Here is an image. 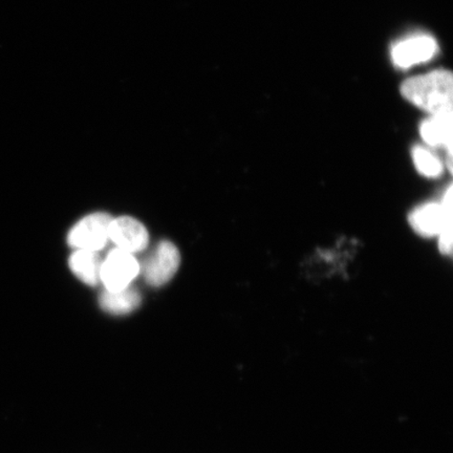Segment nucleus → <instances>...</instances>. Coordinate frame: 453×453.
Returning <instances> with one entry per match:
<instances>
[{
  "label": "nucleus",
  "instance_id": "11",
  "mask_svg": "<svg viewBox=\"0 0 453 453\" xmlns=\"http://www.w3.org/2000/svg\"><path fill=\"white\" fill-rule=\"evenodd\" d=\"M413 165L423 177L438 178L444 172V163L426 147L417 145L411 150Z\"/></svg>",
  "mask_w": 453,
  "mask_h": 453
},
{
  "label": "nucleus",
  "instance_id": "4",
  "mask_svg": "<svg viewBox=\"0 0 453 453\" xmlns=\"http://www.w3.org/2000/svg\"><path fill=\"white\" fill-rule=\"evenodd\" d=\"M140 264L134 254L112 249L102 262L100 280L105 290L118 292L130 286L140 274Z\"/></svg>",
  "mask_w": 453,
  "mask_h": 453
},
{
  "label": "nucleus",
  "instance_id": "7",
  "mask_svg": "<svg viewBox=\"0 0 453 453\" xmlns=\"http://www.w3.org/2000/svg\"><path fill=\"white\" fill-rule=\"evenodd\" d=\"M109 237L118 249L128 253H139L149 246L150 235L145 226L130 217L112 219Z\"/></svg>",
  "mask_w": 453,
  "mask_h": 453
},
{
  "label": "nucleus",
  "instance_id": "6",
  "mask_svg": "<svg viewBox=\"0 0 453 453\" xmlns=\"http://www.w3.org/2000/svg\"><path fill=\"white\" fill-rule=\"evenodd\" d=\"M438 50V42L434 37L416 35L394 44L390 56L395 65L400 69H409L432 60Z\"/></svg>",
  "mask_w": 453,
  "mask_h": 453
},
{
  "label": "nucleus",
  "instance_id": "5",
  "mask_svg": "<svg viewBox=\"0 0 453 453\" xmlns=\"http://www.w3.org/2000/svg\"><path fill=\"white\" fill-rule=\"evenodd\" d=\"M180 263L179 249L172 242L161 241L145 259L140 272L150 286L162 287L173 279Z\"/></svg>",
  "mask_w": 453,
  "mask_h": 453
},
{
  "label": "nucleus",
  "instance_id": "9",
  "mask_svg": "<svg viewBox=\"0 0 453 453\" xmlns=\"http://www.w3.org/2000/svg\"><path fill=\"white\" fill-rule=\"evenodd\" d=\"M141 303L140 292L132 286L118 292L104 290L99 296L100 308L106 313L116 316L132 313L140 307Z\"/></svg>",
  "mask_w": 453,
  "mask_h": 453
},
{
  "label": "nucleus",
  "instance_id": "8",
  "mask_svg": "<svg viewBox=\"0 0 453 453\" xmlns=\"http://www.w3.org/2000/svg\"><path fill=\"white\" fill-rule=\"evenodd\" d=\"M452 117L453 113L432 116L422 122V140L433 149H445L449 160L452 158Z\"/></svg>",
  "mask_w": 453,
  "mask_h": 453
},
{
  "label": "nucleus",
  "instance_id": "1",
  "mask_svg": "<svg viewBox=\"0 0 453 453\" xmlns=\"http://www.w3.org/2000/svg\"><path fill=\"white\" fill-rule=\"evenodd\" d=\"M401 94L411 104L430 113V116L452 113V73L438 70L407 79L401 85Z\"/></svg>",
  "mask_w": 453,
  "mask_h": 453
},
{
  "label": "nucleus",
  "instance_id": "10",
  "mask_svg": "<svg viewBox=\"0 0 453 453\" xmlns=\"http://www.w3.org/2000/svg\"><path fill=\"white\" fill-rule=\"evenodd\" d=\"M102 260L99 252L76 250L69 259L70 269L85 285H99Z\"/></svg>",
  "mask_w": 453,
  "mask_h": 453
},
{
  "label": "nucleus",
  "instance_id": "2",
  "mask_svg": "<svg viewBox=\"0 0 453 453\" xmlns=\"http://www.w3.org/2000/svg\"><path fill=\"white\" fill-rule=\"evenodd\" d=\"M452 219V186L441 202H428L413 209L409 220L411 229L422 237L438 236L447 220Z\"/></svg>",
  "mask_w": 453,
  "mask_h": 453
},
{
  "label": "nucleus",
  "instance_id": "3",
  "mask_svg": "<svg viewBox=\"0 0 453 453\" xmlns=\"http://www.w3.org/2000/svg\"><path fill=\"white\" fill-rule=\"evenodd\" d=\"M112 218L109 213L88 215L73 226L67 242L77 250L99 252L109 242V230Z\"/></svg>",
  "mask_w": 453,
  "mask_h": 453
}]
</instances>
